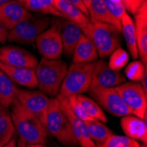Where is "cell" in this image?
Segmentation results:
<instances>
[{
  "label": "cell",
  "instance_id": "cell-1",
  "mask_svg": "<svg viewBox=\"0 0 147 147\" xmlns=\"http://www.w3.org/2000/svg\"><path fill=\"white\" fill-rule=\"evenodd\" d=\"M11 118L19 138L26 144H45L48 138L46 127L15 99L11 103Z\"/></svg>",
  "mask_w": 147,
  "mask_h": 147
},
{
  "label": "cell",
  "instance_id": "cell-2",
  "mask_svg": "<svg viewBox=\"0 0 147 147\" xmlns=\"http://www.w3.org/2000/svg\"><path fill=\"white\" fill-rule=\"evenodd\" d=\"M81 30L94 45L98 57L101 58L109 57L121 44L122 31L114 25L104 22H90Z\"/></svg>",
  "mask_w": 147,
  "mask_h": 147
},
{
  "label": "cell",
  "instance_id": "cell-3",
  "mask_svg": "<svg viewBox=\"0 0 147 147\" xmlns=\"http://www.w3.org/2000/svg\"><path fill=\"white\" fill-rule=\"evenodd\" d=\"M68 66L61 59L49 60L42 58L34 67L38 86L46 95L57 96Z\"/></svg>",
  "mask_w": 147,
  "mask_h": 147
},
{
  "label": "cell",
  "instance_id": "cell-4",
  "mask_svg": "<svg viewBox=\"0 0 147 147\" xmlns=\"http://www.w3.org/2000/svg\"><path fill=\"white\" fill-rule=\"evenodd\" d=\"M94 62L86 63H71L63 80L57 98L67 99L71 96L83 94L91 86Z\"/></svg>",
  "mask_w": 147,
  "mask_h": 147
},
{
  "label": "cell",
  "instance_id": "cell-5",
  "mask_svg": "<svg viewBox=\"0 0 147 147\" xmlns=\"http://www.w3.org/2000/svg\"><path fill=\"white\" fill-rule=\"evenodd\" d=\"M46 129L50 134L65 147H77L78 142L71 125L63 113L57 98H51L48 108Z\"/></svg>",
  "mask_w": 147,
  "mask_h": 147
},
{
  "label": "cell",
  "instance_id": "cell-6",
  "mask_svg": "<svg viewBox=\"0 0 147 147\" xmlns=\"http://www.w3.org/2000/svg\"><path fill=\"white\" fill-rule=\"evenodd\" d=\"M51 22L49 17L42 14H29L8 31L7 42L22 45H34L37 36L46 30Z\"/></svg>",
  "mask_w": 147,
  "mask_h": 147
},
{
  "label": "cell",
  "instance_id": "cell-7",
  "mask_svg": "<svg viewBox=\"0 0 147 147\" xmlns=\"http://www.w3.org/2000/svg\"><path fill=\"white\" fill-rule=\"evenodd\" d=\"M88 92L92 99L109 114L117 117L133 115L115 87L92 88Z\"/></svg>",
  "mask_w": 147,
  "mask_h": 147
},
{
  "label": "cell",
  "instance_id": "cell-8",
  "mask_svg": "<svg viewBox=\"0 0 147 147\" xmlns=\"http://www.w3.org/2000/svg\"><path fill=\"white\" fill-rule=\"evenodd\" d=\"M115 88L133 115L142 119L147 111V93L144 91L140 82H124Z\"/></svg>",
  "mask_w": 147,
  "mask_h": 147
},
{
  "label": "cell",
  "instance_id": "cell-9",
  "mask_svg": "<svg viewBox=\"0 0 147 147\" xmlns=\"http://www.w3.org/2000/svg\"><path fill=\"white\" fill-rule=\"evenodd\" d=\"M16 100L26 109L36 116L40 122L46 127V120L48 108L49 105V98L41 91L16 89Z\"/></svg>",
  "mask_w": 147,
  "mask_h": 147
},
{
  "label": "cell",
  "instance_id": "cell-10",
  "mask_svg": "<svg viewBox=\"0 0 147 147\" xmlns=\"http://www.w3.org/2000/svg\"><path fill=\"white\" fill-rule=\"evenodd\" d=\"M34 44L42 58L60 59L63 54V44L58 28L55 22L37 36Z\"/></svg>",
  "mask_w": 147,
  "mask_h": 147
},
{
  "label": "cell",
  "instance_id": "cell-11",
  "mask_svg": "<svg viewBox=\"0 0 147 147\" xmlns=\"http://www.w3.org/2000/svg\"><path fill=\"white\" fill-rule=\"evenodd\" d=\"M126 82V78L120 71L112 70L103 59L94 62L92 82L89 89L115 87Z\"/></svg>",
  "mask_w": 147,
  "mask_h": 147
},
{
  "label": "cell",
  "instance_id": "cell-12",
  "mask_svg": "<svg viewBox=\"0 0 147 147\" xmlns=\"http://www.w3.org/2000/svg\"><path fill=\"white\" fill-rule=\"evenodd\" d=\"M0 63L15 67L34 69L38 63V60L28 50L18 46L9 45L0 48Z\"/></svg>",
  "mask_w": 147,
  "mask_h": 147
},
{
  "label": "cell",
  "instance_id": "cell-13",
  "mask_svg": "<svg viewBox=\"0 0 147 147\" xmlns=\"http://www.w3.org/2000/svg\"><path fill=\"white\" fill-rule=\"evenodd\" d=\"M58 28L63 44V53L68 57H71L75 46L83 34L81 28L75 23L64 18H57L53 20Z\"/></svg>",
  "mask_w": 147,
  "mask_h": 147
},
{
  "label": "cell",
  "instance_id": "cell-14",
  "mask_svg": "<svg viewBox=\"0 0 147 147\" xmlns=\"http://www.w3.org/2000/svg\"><path fill=\"white\" fill-rule=\"evenodd\" d=\"M135 33L140 61L147 66V2H144L134 14Z\"/></svg>",
  "mask_w": 147,
  "mask_h": 147
},
{
  "label": "cell",
  "instance_id": "cell-15",
  "mask_svg": "<svg viewBox=\"0 0 147 147\" xmlns=\"http://www.w3.org/2000/svg\"><path fill=\"white\" fill-rule=\"evenodd\" d=\"M58 100V99H57ZM61 104V108L67 116L69 122L71 125L73 134L75 136V138L78 142V144L80 147H95L96 144H94L89 135L88 129L86 128V125L85 122L81 121L78 119L71 110L70 107L68 105L67 100L66 99H61L58 100Z\"/></svg>",
  "mask_w": 147,
  "mask_h": 147
},
{
  "label": "cell",
  "instance_id": "cell-16",
  "mask_svg": "<svg viewBox=\"0 0 147 147\" xmlns=\"http://www.w3.org/2000/svg\"><path fill=\"white\" fill-rule=\"evenodd\" d=\"M30 13L16 0L10 1L0 5V23L10 31Z\"/></svg>",
  "mask_w": 147,
  "mask_h": 147
},
{
  "label": "cell",
  "instance_id": "cell-17",
  "mask_svg": "<svg viewBox=\"0 0 147 147\" xmlns=\"http://www.w3.org/2000/svg\"><path fill=\"white\" fill-rule=\"evenodd\" d=\"M0 70L11 80L13 84L26 88H35L38 86L34 68L15 67L0 63Z\"/></svg>",
  "mask_w": 147,
  "mask_h": 147
},
{
  "label": "cell",
  "instance_id": "cell-18",
  "mask_svg": "<svg viewBox=\"0 0 147 147\" xmlns=\"http://www.w3.org/2000/svg\"><path fill=\"white\" fill-rule=\"evenodd\" d=\"M120 123L125 136L143 144H147V123L141 118L133 115H125L121 118Z\"/></svg>",
  "mask_w": 147,
  "mask_h": 147
},
{
  "label": "cell",
  "instance_id": "cell-19",
  "mask_svg": "<svg viewBox=\"0 0 147 147\" xmlns=\"http://www.w3.org/2000/svg\"><path fill=\"white\" fill-rule=\"evenodd\" d=\"M53 2L55 8L63 18L75 23L80 28H83L91 22L89 17L67 0H53Z\"/></svg>",
  "mask_w": 147,
  "mask_h": 147
},
{
  "label": "cell",
  "instance_id": "cell-20",
  "mask_svg": "<svg viewBox=\"0 0 147 147\" xmlns=\"http://www.w3.org/2000/svg\"><path fill=\"white\" fill-rule=\"evenodd\" d=\"M71 57L73 63H93L98 58V53L90 39L83 34L75 46Z\"/></svg>",
  "mask_w": 147,
  "mask_h": 147
},
{
  "label": "cell",
  "instance_id": "cell-21",
  "mask_svg": "<svg viewBox=\"0 0 147 147\" xmlns=\"http://www.w3.org/2000/svg\"><path fill=\"white\" fill-rule=\"evenodd\" d=\"M89 17L91 22H104L114 25L122 31L121 22L111 16L106 5L105 0H92L89 8Z\"/></svg>",
  "mask_w": 147,
  "mask_h": 147
},
{
  "label": "cell",
  "instance_id": "cell-22",
  "mask_svg": "<svg viewBox=\"0 0 147 147\" xmlns=\"http://www.w3.org/2000/svg\"><path fill=\"white\" fill-rule=\"evenodd\" d=\"M120 22H121V26H122V33L123 34L129 55L134 60H137L138 57V52L134 20H132L129 13L126 12L121 19Z\"/></svg>",
  "mask_w": 147,
  "mask_h": 147
},
{
  "label": "cell",
  "instance_id": "cell-23",
  "mask_svg": "<svg viewBox=\"0 0 147 147\" xmlns=\"http://www.w3.org/2000/svg\"><path fill=\"white\" fill-rule=\"evenodd\" d=\"M28 11L37 14L53 15L57 18H63L54 6L53 0H16Z\"/></svg>",
  "mask_w": 147,
  "mask_h": 147
},
{
  "label": "cell",
  "instance_id": "cell-24",
  "mask_svg": "<svg viewBox=\"0 0 147 147\" xmlns=\"http://www.w3.org/2000/svg\"><path fill=\"white\" fill-rule=\"evenodd\" d=\"M85 123L92 140L94 142L96 145L101 144L114 134L111 129H109L104 123L99 121V120L92 119L90 121L85 122Z\"/></svg>",
  "mask_w": 147,
  "mask_h": 147
},
{
  "label": "cell",
  "instance_id": "cell-25",
  "mask_svg": "<svg viewBox=\"0 0 147 147\" xmlns=\"http://www.w3.org/2000/svg\"><path fill=\"white\" fill-rule=\"evenodd\" d=\"M16 89L11 80L0 70V103L3 108H9L16 99Z\"/></svg>",
  "mask_w": 147,
  "mask_h": 147
},
{
  "label": "cell",
  "instance_id": "cell-26",
  "mask_svg": "<svg viewBox=\"0 0 147 147\" xmlns=\"http://www.w3.org/2000/svg\"><path fill=\"white\" fill-rule=\"evenodd\" d=\"M15 132L11 115L5 108L0 109V147L10 142Z\"/></svg>",
  "mask_w": 147,
  "mask_h": 147
},
{
  "label": "cell",
  "instance_id": "cell-27",
  "mask_svg": "<svg viewBox=\"0 0 147 147\" xmlns=\"http://www.w3.org/2000/svg\"><path fill=\"white\" fill-rule=\"evenodd\" d=\"M78 99L91 118L99 120L104 123L108 122V117L105 115L103 109L94 100L84 94L78 95Z\"/></svg>",
  "mask_w": 147,
  "mask_h": 147
},
{
  "label": "cell",
  "instance_id": "cell-28",
  "mask_svg": "<svg viewBox=\"0 0 147 147\" xmlns=\"http://www.w3.org/2000/svg\"><path fill=\"white\" fill-rule=\"evenodd\" d=\"M146 71L147 66H145L140 60H134L125 66L124 76L129 81L140 82Z\"/></svg>",
  "mask_w": 147,
  "mask_h": 147
},
{
  "label": "cell",
  "instance_id": "cell-29",
  "mask_svg": "<svg viewBox=\"0 0 147 147\" xmlns=\"http://www.w3.org/2000/svg\"><path fill=\"white\" fill-rule=\"evenodd\" d=\"M95 147H140V144L127 136L115 135L114 133L104 143Z\"/></svg>",
  "mask_w": 147,
  "mask_h": 147
},
{
  "label": "cell",
  "instance_id": "cell-30",
  "mask_svg": "<svg viewBox=\"0 0 147 147\" xmlns=\"http://www.w3.org/2000/svg\"><path fill=\"white\" fill-rule=\"evenodd\" d=\"M129 55L122 47L117 48L109 56V66L115 71H121L129 63Z\"/></svg>",
  "mask_w": 147,
  "mask_h": 147
},
{
  "label": "cell",
  "instance_id": "cell-31",
  "mask_svg": "<svg viewBox=\"0 0 147 147\" xmlns=\"http://www.w3.org/2000/svg\"><path fill=\"white\" fill-rule=\"evenodd\" d=\"M66 100H67L68 105L70 107L71 112L78 119H80L83 122H86V121H90V120H92V118H91L88 115V114L86 112V110L83 108V106L81 105V103L79 102V100L78 99V95L71 96V97L67 98Z\"/></svg>",
  "mask_w": 147,
  "mask_h": 147
},
{
  "label": "cell",
  "instance_id": "cell-32",
  "mask_svg": "<svg viewBox=\"0 0 147 147\" xmlns=\"http://www.w3.org/2000/svg\"><path fill=\"white\" fill-rule=\"evenodd\" d=\"M146 0H127L126 5H125V9L127 12H129L131 14L134 15L139 9V7Z\"/></svg>",
  "mask_w": 147,
  "mask_h": 147
},
{
  "label": "cell",
  "instance_id": "cell-33",
  "mask_svg": "<svg viewBox=\"0 0 147 147\" xmlns=\"http://www.w3.org/2000/svg\"><path fill=\"white\" fill-rule=\"evenodd\" d=\"M67 1H69L70 3H71V4H73L74 5H76L80 11H81L82 12H84L87 17L89 16L88 9H87L86 6L84 5V3H83L82 0H67Z\"/></svg>",
  "mask_w": 147,
  "mask_h": 147
},
{
  "label": "cell",
  "instance_id": "cell-34",
  "mask_svg": "<svg viewBox=\"0 0 147 147\" xmlns=\"http://www.w3.org/2000/svg\"><path fill=\"white\" fill-rule=\"evenodd\" d=\"M7 35H8V30H6L2 24L0 23V43L5 44L7 42Z\"/></svg>",
  "mask_w": 147,
  "mask_h": 147
},
{
  "label": "cell",
  "instance_id": "cell-35",
  "mask_svg": "<svg viewBox=\"0 0 147 147\" xmlns=\"http://www.w3.org/2000/svg\"><path fill=\"white\" fill-rule=\"evenodd\" d=\"M140 84H141L144 91L147 93V71L144 72V76H143V78L141 79V81H140Z\"/></svg>",
  "mask_w": 147,
  "mask_h": 147
},
{
  "label": "cell",
  "instance_id": "cell-36",
  "mask_svg": "<svg viewBox=\"0 0 147 147\" xmlns=\"http://www.w3.org/2000/svg\"><path fill=\"white\" fill-rule=\"evenodd\" d=\"M17 138H14L13 137L10 142H8L6 144H5L3 147H17Z\"/></svg>",
  "mask_w": 147,
  "mask_h": 147
},
{
  "label": "cell",
  "instance_id": "cell-37",
  "mask_svg": "<svg viewBox=\"0 0 147 147\" xmlns=\"http://www.w3.org/2000/svg\"><path fill=\"white\" fill-rule=\"evenodd\" d=\"M17 147H26V144L24 140L19 138L17 139Z\"/></svg>",
  "mask_w": 147,
  "mask_h": 147
},
{
  "label": "cell",
  "instance_id": "cell-38",
  "mask_svg": "<svg viewBox=\"0 0 147 147\" xmlns=\"http://www.w3.org/2000/svg\"><path fill=\"white\" fill-rule=\"evenodd\" d=\"M26 147H47V146L45 144H26Z\"/></svg>",
  "mask_w": 147,
  "mask_h": 147
},
{
  "label": "cell",
  "instance_id": "cell-39",
  "mask_svg": "<svg viewBox=\"0 0 147 147\" xmlns=\"http://www.w3.org/2000/svg\"><path fill=\"white\" fill-rule=\"evenodd\" d=\"M82 1H83L84 5L86 6V8L88 9V8H89V5H90V3H91L92 0H82Z\"/></svg>",
  "mask_w": 147,
  "mask_h": 147
},
{
  "label": "cell",
  "instance_id": "cell-40",
  "mask_svg": "<svg viewBox=\"0 0 147 147\" xmlns=\"http://www.w3.org/2000/svg\"><path fill=\"white\" fill-rule=\"evenodd\" d=\"M112 1L116 2V3H122V4L124 5V7H125V5H126V1H127V0H112Z\"/></svg>",
  "mask_w": 147,
  "mask_h": 147
},
{
  "label": "cell",
  "instance_id": "cell-41",
  "mask_svg": "<svg viewBox=\"0 0 147 147\" xmlns=\"http://www.w3.org/2000/svg\"><path fill=\"white\" fill-rule=\"evenodd\" d=\"M8 1H10V0H0V5L5 4V3H6V2H8Z\"/></svg>",
  "mask_w": 147,
  "mask_h": 147
},
{
  "label": "cell",
  "instance_id": "cell-42",
  "mask_svg": "<svg viewBox=\"0 0 147 147\" xmlns=\"http://www.w3.org/2000/svg\"><path fill=\"white\" fill-rule=\"evenodd\" d=\"M52 147H61V146L58 145V144H53V146Z\"/></svg>",
  "mask_w": 147,
  "mask_h": 147
},
{
  "label": "cell",
  "instance_id": "cell-43",
  "mask_svg": "<svg viewBox=\"0 0 147 147\" xmlns=\"http://www.w3.org/2000/svg\"><path fill=\"white\" fill-rule=\"evenodd\" d=\"M3 108V106L1 105V103H0V109H2Z\"/></svg>",
  "mask_w": 147,
  "mask_h": 147
}]
</instances>
